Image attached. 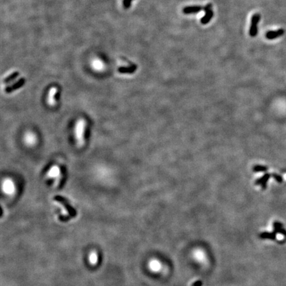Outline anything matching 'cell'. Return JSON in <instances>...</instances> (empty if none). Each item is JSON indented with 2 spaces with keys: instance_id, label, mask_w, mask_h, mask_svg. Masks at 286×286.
Instances as JSON below:
<instances>
[{
  "instance_id": "obj_3",
  "label": "cell",
  "mask_w": 286,
  "mask_h": 286,
  "mask_svg": "<svg viewBox=\"0 0 286 286\" xmlns=\"http://www.w3.org/2000/svg\"><path fill=\"white\" fill-rule=\"evenodd\" d=\"M54 199L56 200V201L59 203H60L61 204H62L64 207H65V209L68 211V213L70 214V216L74 217L76 215V210L70 205L67 199H65L63 197L60 196V195H56V196L54 197Z\"/></svg>"
},
{
  "instance_id": "obj_21",
  "label": "cell",
  "mask_w": 286,
  "mask_h": 286,
  "mask_svg": "<svg viewBox=\"0 0 286 286\" xmlns=\"http://www.w3.org/2000/svg\"><path fill=\"white\" fill-rule=\"evenodd\" d=\"M202 285H203L202 281L198 280V281H197V282H195L193 283L192 286H202Z\"/></svg>"
},
{
  "instance_id": "obj_10",
  "label": "cell",
  "mask_w": 286,
  "mask_h": 286,
  "mask_svg": "<svg viewBox=\"0 0 286 286\" xmlns=\"http://www.w3.org/2000/svg\"><path fill=\"white\" fill-rule=\"evenodd\" d=\"M57 88L53 87L51 88L49 94V98H48V103L50 106H54L55 104V99H54V96L57 92Z\"/></svg>"
},
{
  "instance_id": "obj_22",
  "label": "cell",
  "mask_w": 286,
  "mask_h": 286,
  "mask_svg": "<svg viewBox=\"0 0 286 286\" xmlns=\"http://www.w3.org/2000/svg\"><path fill=\"white\" fill-rule=\"evenodd\" d=\"M283 171H285V172H286V170H283Z\"/></svg>"
},
{
  "instance_id": "obj_14",
  "label": "cell",
  "mask_w": 286,
  "mask_h": 286,
  "mask_svg": "<svg viewBox=\"0 0 286 286\" xmlns=\"http://www.w3.org/2000/svg\"><path fill=\"white\" fill-rule=\"evenodd\" d=\"M260 237L261 238H268V239L275 240L276 238V233H268V232H264L262 233L260 235Z\"/></svg>"
},
{
  "instance_id": "obj_15",
  "label": "cell",
  "mask_w": 286,
  "mask_h": 286,
  "mask_svg": "<svg viewBox=\"0 0 286 286\" xmlns=\"http://www.w3.org/2000/svg\"><path fill=\"white\" fill-rule=\"evenodd\" d=\"M59 173H60L59 168L58 167L54 166L53 168H52L51 169V170L49 171V176H51V177H56V176H58L59 175Z\"/></svg>"
},
{
  "instance_id": "obj_1",
  "label": "cell",
  "mask_w": 286,
  "mask_h": 286,
  "mask_svg": "<svg viewBox=\"0 0 286 286\" xmlns=\"http://www.w3.org/2000/svg\"><path fill=\"white\" fill-rule=\"evenodd\" d=\"M85 125H86L85 121L82 119L78 121L77 125H76V135L78 140V145L80 146H82L84 144V133L85 129Z\"/></svg>"
},
{
  "instance_id": "obj_18",
  "label": "cell",
  "mask_w": 286,
  "mask_h": 286,
  "mask_svg": "<svg viewBox=\"0 0 286 286\" xmlns=\"http://www.w3.org/2000/svg\"><path fill=\"white\" fill-rule=\"evenodd\" d=\"M253 170L254 171H264L268 170V167L261 166V165H256L253 168Z\"/></svg>"
},
{
  "instance_id": "obj_7",
  "label": "cell",
  "mask_w": 286,
  "mask_h": 286,
  "mask_svg": "<svg viewBox=\"0 0 286 286\" xmlns=\"http://www.w3.org/2000/svg\"><path fill=\"white\" fill-rule=\"evenodd\" d=\"M203 9H204L203 7L199 6H188L185 7L183 9V13L185 14H194L197 13L201 11Z\"/></svg>"
},
{
  "instance_id": "obj_20",
  "label": "cell",
  "mask_w": 286,
  "mask_h": 286,
  "mask_svg": "<svg viewBox=\"0 0 286 286\" xmlns=\"http://www.w3.org/2000/svg\"><path fill=\"white\" fill-rule=\"evenodd\" d=\"M273 176H274V178L276 179V180L278 182L281 183V182H282V177H281L280 176H279L278 174H274Z\"/></svg>"
},
{
  "instance_id": "obj_6",
  "label": "cell",
  "mask_w": 286,
  "mask_h": 286,
  "mask_svg": "<svg viewBox=\"0 0 286 286\" xmlns=\"http://www.w3.org/2000/svg\"><path fill=\"white\" fill-rule=\"evenodd\" d=\"M284 33L285 31L283 28H280V29H278L276 31H268L266 34V37L268 39H275L281 37V36H282L284 34Z\"/></svg>"
},
{
  "instance_id": "obj_12",
  "label": "cell",
  "mask_w": 286,
  "mask_h": 286,
  "mask_svg": "<svg viewBox=\"0 0 286 286\" xmlns=\"http://www.w3.org/2000/svg\"><path fill=\"white\" fill-rule=\"evenodd\" d=\"M25 140L27 144L32 145L33 144H35V142L36 141V138L33 133H29L25 135Z\"/></svg>"
},
{
  "instance_id": "obj_9",
  "label": "cell",
  "mask_w": 286,
  "mask_h": 286,
  "mask_svg": "<svg viewBox=\"0 0 286 286\" xmlns=\"http://www.w3.org/2000/svg\"><path fill=\"white\" fill-rule=\"evenodd\" d=\"M270 176H271V174H266L264 175L262 178L258 179V180H257L256 182H255V184L256 185H262L261 186L262 187V189H266V183H267V182H268L269 178H270Z\"/></svg>"
},
{
  "instance_id": "obj_13",
  "label": "cell",
  "mask_w": 286,
  "mask_h": 286,
  "mask_svg": "<svg viewBox=\"0 0 286 286\" xmlns=\"http://www.w3.org/2000/svg\"><path fill=\"white\" fill-rule=\"evenodd\" d=\"M89 262L92 265H95L98 262V255L95 251L92 252L89 255Z\"/></svg>"
},
{
  "instance_id": "obj_19",
  "label": "cell",
  "mask_w": 286,
  "mask_h": 286,
  "mask_svg": "<svg viewBox=\"0 0 286 286\" xmlns=\"http://www.w3.org/2000/svg\"><path fill=\"white\" fill-rule=\"evenodd\" d=\"M132 1L133 0H124V1H123L124 6H125L126 8H128L131 6V1Z\"/></svg>"
},
{
  "instance_id": "obj_17",
  "label": "cell",
  "mask_w": 286,
  "mask_h": 286,
  "mask_svg": "<svg viewBox=\"0 0 286 286\" xmlns=\"http://www.w3.org/2000/svg\"><path fill=\"white\" fill-rule=\"evenodd\" d=\"M93 66H94V68L96 69L97 70H100L103 68V64H102L101 62H100L98 60H94V62H93Z\"/></svg>"
},
{
  "instance_id": "obj_8",
  "label": "cell",
  "mask_w": 286,
  "mask_h": 286,
  "mask_svg": "<svg viewBox=\"0 0 286 286\" xmlns=\"http://www.w3.org/2000/svg\"><path fill=\"white\" fill-rule=\"evenodd\" d=\"M3 189L6 194H13L14 192V190H15V187H14L13 183L9 180H6L3 182Z\"/></svg>"
},
{
  "instance_id": "obj_4",
  "label": "cell",
  "mask_w": 286,
  "mask_h": 286,
  "mask_svg": "<svg viewBox=\"0 0 286 286\" xmlns=\"http://www.w3.org/2000/svg\"><path fill=\"white\" fill-rule=\"evenodd\" d=\"M204 11L205 12V14L203 16V17L201 18V23L203 25H206V24L208 23L209 21H211V19L213 18V8H212V5L211 3H209L205 6V7L204 8Z\"/></svg>"
},
{
  "instance_id": "obj_11",
  "label": "cell",
  "mask_w": 286,
  "mask_h": 286,
  "mask_svg": "<svg viewBox=\"0 0 286 286\" xmlns=\"http://www.w3.org/2000/svg\"><path fill=\"white\" fill-rule=\"evenodd\" d=\"M137 70V66L132 65L130 67H121L119 68V72L122 74H132L134 73Z\"/></svg>"
},
{
  "instance_id": "obj_5",
  "label": "cell",
  "mask_w": 286,
  "mask_h": 286,
  "mask_svg": "<svg viewBox=\"0 0 286 286\" xmlns=\"http://www.w3.org/2000/svg\"><path fill=\"white\" fill-rule=\"evenodd\" d=\"M25 79H24L23 78H21V79L19 80L17 82L14 83L13 85L7 87L6 89H5V91H6V93H11L12 92L15 91V90L19 89V88H20L21 87H22L24 85V83H25Z\"/></svg>"
},
{
  "instance_id": "obj_16",
  "label": "cell",
  "mask_w": 286,
  "mask_h": 286,
  "mask_svg": "<svg viewBox=\"0 0 286 286\" xmlns=\"http://www.w3.org/2000/svg\"><path fill=\"white\" fill-rule=\"evenodd\" d=\"M18 75H19V72H14L13 74H11V75H9L8 76V77H7L6 78H5L4 80H3V82L4 83H8L9 82H11V80H14L15 78L17 77Z\"/></svg>"
},
{
  "instance_id": "obj_2",
  "label": "cell",
  "mask_w": 286,
  "mask_h": 286,
  "mask_svg": "<svg viewBox=\"0 0 286 286\" xmlns=\"http://www.w3.org/2000/svg\"><path fill=\"white\" fill-rule=\"evenodd\" d=\"M260 20V15L256 13L252 16L251 20V25L250 28V35L251 37H255L258 33V24Z\"/></svg>"
}]
</instances>
